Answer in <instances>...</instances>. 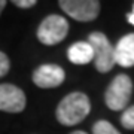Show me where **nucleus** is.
I'll return each mask as SVG.
<instances>
[{
    "instance_id": "nucleus-1",
    "label": "nucleus",
    "mask_w": 134,
    "mask_h": 134,
    "mask_svg": "<svg viewBox=\"0 0 134 134\" xmlns=\"http://www.w3.org/2000/svg\"><path fill=\"white\" fill-rule=\"evenodd\" d=\"M91 110V103L83 92H70L58 103L57 121L61 125L72 127L85 119Z\"/></svg>"
},
{
    "instance_id": "nucleus-15",
    "label": "nucleus",
    "mask_w": 134,
    "mask_h": 134,
    "mask_svg": "<svg viewBox=\"0 0 134 134\" xmlns=\"http://www.w3.org/2000/svg\"><path fill=\"white\" fill-rule=\"evenodd\" d=\"M5 6H6V2H5V0H0V14L3 12V9H5Z\"/></svg>"
},
{
    "instance_id": "nucleus-12",
    "label": "nucleus",
    "mask_w": 134,
    "mask_h": 134,
    "mask_svg": "<svg viewBox=\"0 0 134 134\" xmlns=\"http://www.w3.org/2000/svg\"><path fill=\"white\" fill-rule=\"evenodd\" d=\"M9 67H10V63H9L8 55L0 51V77H3L6 73L9 72Z\"/></svg>"
},
{
    "instance_id": "nucleus-13",
    "label": "nucleus",
    "mask_w": 134,
    "mask_h": 134,
    "mask_svg": "<svg viewBox=\"0 0 134 134\" xmlns=\"http://www.w3.org/2000/svg\"><path fill=\"white\" fill-rule=\"evenodd\" d=\"M14 5L18 6V8H31V6L36 5V0H14Z\"/></svg>"
},
{
    "instance_id": "nucleus-4",
    "label": "nucleus",
    "mask_w": 134,
    "mask_h": 134,
    "mask_svg": "<svg viewBox=\"0 0 134 134\" xmlns=\"http://www.w3.org/2000/svg\"><path fill=\"white\" fill-rule=\"evenodd\" d=\"M69 33V23L61 15H48L37 29V39L43 45H57L66 39Z\"/></svg>"
},
{
    "instance_id": "nucleus-10",
    "label": "nucleus",
    "mask_w": 134,
    "mask_h": 134,
    "mask_svg": "<svg viewBox=\"0 0 134 134\" xmlns=\"http://www.w3.org/2000/svg\"><path fill=\"white\" fill-rule=\"evenodd\" d=\"M92 134H121L118 130L110 124L109 121H97L96 124L92 125Z\"/></svg>"
},
{
    "instance_id": "nucleus-16",
    "label": "nucleus",
    "mask_w": 134,
    "mask_h": 134,
    "mask_svg": "<svg viewBox=\"0 0 134 134\" xmlns=\"http://www.w3.org/2000/svg\"><path fill=\"white\" fill-rule=\"evenodd\" d=\"M70 134H86L85 131H81V130H77V131H73V133H70Z\"/></svg>"
},
{
    "instance_id": "nucleus-7",
    "label": "nucleus",
    "mask_w": 134,
    "mask_h": 134,
    "mask_svg": "<svg viewBox=\"0 0 134 134\" xmlns=\"http://www.w3.org/2000/svg\"><path fill=\"white\" fill-rule=\"evenodd\" d=\"M64 79L66 73L57 64H42L33 72V82L39 88H57Z\"/></svg>"
},
{
    "instance_id": "nucleus-2",
    "label": "nucleus",
    "mask_w": 134,
    "mask_h": 134,
    "mask_svg": "<svg viewBox=\"0 0 134 134\" xmlns=\"http://www.w3.org/2000/svg\"><path fill=\"white\" fill-rule=\"evenodd\" d=\"M133 94V81L127 75H118L104 92V103L110 110H124Z\"/></svg>"
},
{
    "instance_id": "nucleus-5",
    "label": "nucleus",
    "mask_w": 134,
    "mask_h": 134,
    "mask_svg": "<svg viewBox=\"0 0 134 134\" xmlns=\"http://www.w3.org/2000/svg\"><path fill=\"white\" fill-rule=\"evenodd\" d=\"M58 5L70 18L82 23L94 21L100 14V2L97 0H61Z\"/></svg>"
},
{
    "instance_id": "nucleus-9",
    "label": "nucleus",
    "mask_w": 134,
    "mask_h": 134,
    "mask_svg": "<svg viewBox=\"0 0 134 134\" xmlns=\"http://www.w3.org/2000/svg\"><path fill=\"white\" fill-rule=\"evenodd\" d=\"M67 58L73 64L83 66L94 60V52L88 42H76L67 49Z\"/></svg>"
},
{
    "instance_id": "nucleus-14",
    "label": "nucleus",
    "mask_w": 134,
    "mask_h": 134,
    "mask_svg": "<svg viewBox=\"0 0 134 134\" xmlns=\"http://www.w3.org/2000/svg\"><path fill=\"white\" fill-rule=\"evenodd\" d=\"M127 18H128V23H130V24L134 25V6H133V12L127 15Z\"/></svg>"
},
{
    "instance_id": "nucleus-3",
    "label": "nucleus",
    "mask_w": 134,
    "mask_h": 134,
    "mask_svg": "<svg viewBox=\"0 0 134 134\" xmlns=\"http://www.w3.org/2000/svg\"><path fill=\"white\" fill-rule=\"evenodd\" d=\"M88 43L91 45L94 52V66L100 73L110 72L115 66V52L113 46L110 45L109 39L101 31H92L88 36Z\"/></svg>"
},
{
    "instance_id": "nucleus-6",
    "label": "nucleus",
    "mask_w": 134,
    "mask_h": 134,
    "mask_svg": "<svg viewBox=\"0 0 134 134\" xmlns=\"http://www.w3.org/2000/svg\"><path fill=\"white\" fill-rule=\"evenodd\" d=\"M25 107L24 91L12 83H0V110L19 113Z\"/></svg>"
},
{
    "instance_id": "nucleus-8",
    "label": "nucleus",
    "mask_w": 134,
    "mask_h": 134,
    "mask_svg": "<svg viewBox=\"0 0 134 134\" xmlns=\"http://www.w3.org/2000/svg\"><path fill=\"white\" fill-rule=\"evenodd\" d=\"M115 52V63L121 67H133L134 66V33L125 34L119 39L113 48Z\"/></svg>"
},
{
    "instance_id": "nucleus-11",
    "label": "nucleus",
    "mask_w": 134,
    "mask_h": 134,
    "mask_svg": "<svg viewBox=\"0 0 134 134\" xmlns=\"http://www.w3.org/2000/svg\"><path fill=\"white\" fill-rule=\"evenodd\" d=\"M121 124L127 130H134V106L124 110V113L121 116Z\"/></svg>"
}]
</instances>
